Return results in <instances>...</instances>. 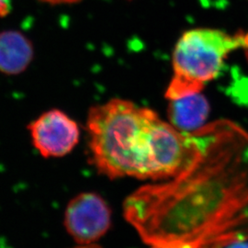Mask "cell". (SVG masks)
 I'll return each mask as SVG.
<instances>
[{
    "instance_id": "6da1fadb",
    "label": "cell",
    "mask_w": 248,
    "mask_h": 248,
    "mask_svg": "<svg viewBox=\"0 0 248 248\" xmlns=\"http://www.w3.org/2000/svg\"><path fill=\"white\" fill-rule=\"evenodd\" d=\"M195 133L185 169L124 203L126 219L152 248H224L248 240V132L219 121Z\"/></svg>"
},
{
    "instance_id": "277c9868",
    "label": "cell",
    "mask_w": 248,
    "mask_h": 248,
    "mask_svg": "<svg viewBox=\"0 0 248 248\" xmlns=\"http://www.w3.org/2000/svg\"><path fill=\"white\" fill-rule=\"evenodd\" d=\"M64 227L78 245L100 239L111 225V211L100 196L85 192L73 198L64 213Z\"/></svg>"
},
{
    "instance_id": "3957f363",
    "label": "cell",
    "mask_w": 248,
    "mask_h": 248,
    "mask_svg": "<svg viewBox=\"0 0 248 248\" xmlns=\"http://www.w3.org/2000/svg\"><path fill=\"white\" fill-rule=\"evenodd\" d=\"M244 48L248 49V32L231 34L210 28L187 31L173 53L174 74L166 98L171 100L201 93L207 83L217 78L228 55Z\"/></svg>"
},
{
    "instance_id": "ba28073f",
    "label": "cell",
    "mask_w": 248,
    "mask_h": 248,
    "mask_svg": "<svg viewBox=\"0 0 248 248\" xmlns=\"http://www.w3.org/2000/svg\"><path fill=\"white\" fill-rule=\"evenodd\" d=\"M11 11V0H0V17L8 16Z\"/></svg>"
},
{
    "instance_id": "9c48e42d",
    "label": "cell",
    "mask_w": 248,
    "mask_h": 248,
    "mask_svg": "<svg viewBox=\"0 0 248 248\" xmlns=\"http://www.w3.org/2000/svg\"><path fill=\"white\" fill-rule=\"evenodd\" d=\"M45 3L48 4H53V5H59V4H73L77 3L80 0H41Z\"/></svg>"
},
{
    "instance_id": "7a4b0ae2",
    "label": "cell",
    "mask_w": 248,
    "mask_h": 248,
    "mask_svg": "<svg viewBox=\"0 0 248 248\" xmlns=\"http://www.w3.org/2000/svg\"><path fill=\"white\" fill-rule=\"evenodd\" d=\"M87 131L91 163L110 179L175 177L192 158L197 142L195 132H181L150 108L120 98L92 107Z\"/></svg>"
},
{
    "instance_id": "8992f818",
    "label": "cell",
    "mask_w": 248,
    "mask_h": 248,
    "mask_svg": "<svg viewBox=\"0 0 248 248\" xmlns=\"http://www.w3.org/2000/svg\"><path fill=\"white\" fill-rule=\"evenodd\" d=\"M210 114V104L202 93L171 99L168 108L169 123L184 133L202 128Z\"/></svg>"
},
{
    "instance_id": "8fae6325",
    "label": "cell",
    "mask_w": 248,
    "mask_h": 248,
    "mask_svg": "<svg viewBox=\"0 0 248 248\" xmlns=\"http://www.w3.org/2000/svg\"><path fill=\"white\" fill-rule=\"evenodd\" d=\"M101 248L98 246H96L94 244H91V245H79V247H77V248Z\"/></svg>"
},
{
    "instance_id": "30bf717a",
    "label": "cell",
    "mask_w": 248,
    "mask_h": 248,
    "mask_svg": "<svg viewBox=\"0 0 248 248\" xmlns=\"http://www.w3.org/2000/svg\"><path fill=\"white\" fill-rule=\"evenodd\" d=\"M224 248H248V240H243V241L234 242Z\"/></svg>"
},
{
    "instance_id": "52a82bcc",
    "label": "cell",
    "mask_w": 248,
    "mask_h": 248,
    "mask_svg": "<svg viewBox=\"0 0 248 248\" xmlns=\"http://www.w3.org/2000/svg\"><path fill=\"white\" fill-rule=\"evenodd\" d=\"M33 58L31 43L18 31L0 33V72L18 75L24 71Z\"/></svg>"
},
{
    "instance_id": "5b68a950",
    "label": "cell",
    "mask_w": 248,
    "mask_h": 248,
    "mask_svg": "<svg viewBox=\"0 0 248 248\" xmlns=\"http://www.w3.org/2000/svg\"><path fill=\"white\" fill-rule=\"evenodd\" d=\"M32 144L45 158L62 157L79 142L78 124L59 109H51L29 124Z\"/></svg>"
}]
</instances>
